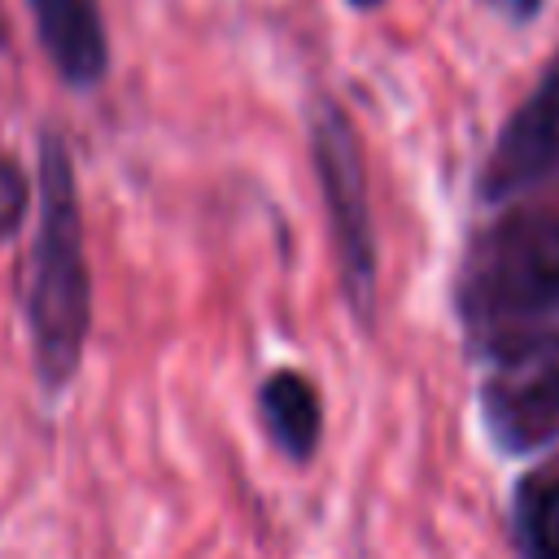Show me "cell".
<instances>
[{"instance_id": "3", "label": "cell", "mask_w": 559, "mask_h": 559, "mask_svg": "<svg viewBox=\"0 0 559 559\" xmlns=\"http://www.w3.org/2000/svg\"><path fill=\"white\" fill-rule=\"evenodd\" d=\"M310 153H314L319 188L328 201V223L336 236L345 293L354 310L367 319L376 301V236H371V214H367V179H362V153L354 140V127L332 100L314 105Z\"/></svg>"}, {"instance_id": "10", "label": "cell", "mask_w": 559, "mask_h": 559, "mask_svg": "<svg viewBox=\"0 0 559 559\" xmlns=\"http://www.w3.org/2000/svg\"><path fill=\"white\" fill-rule=\"evenodd\" d=\"M498 4H502V9L511 13V17H528V13H533V9L542 4V0H498Z\"/></svg>"}, {"instance_id": "11", "label": "cell", "mask_w": 559, "mask_h": 559, "mask_svg": "<svg viewBox=\"0 0 559 559\" xmlns=\"http://www.w3.org/2000/svg\"><path fill=\"white\" fill-rule=\"evenodd\" d=\"M354 9H376V4H384V0H349Z\"/></svg>"}, {"instance_id": "5", "label": "cell", "mask_w": 559, "mask_h": 559, "mask_svg": "<svg viewBox=\"0 0 559 559\" xmlns=\"http://www.w3.org/2000/svg\"><path fill=\"white\" fill-rule=\"evenodd\" d=\"M559 166V52L537 79L533 96L511 114L480 170V197L507 201Z\"/></svg>"}, {"instance_id": "4", "label": "cell", "mask_w": 559, "mask_h": 559, "mask_svg": "<svg viewBox=\"0 0 559 559\" xmlns=\"http://www.w3.org/2000/svg\"><path fill=\"white\" fill-rule=\"evenodd\" d=\"M485 424L511 454L537 450L559 432V332L498 341L485 367Z\"/></svg>"}, {"instance_id": "9", "label": "cell", "mask_w": 559, "mask_h": 559, "mask_svg": "<svg viewBox=\"0 0 559 559\" xmlns=\"http://www.w3.org/2000/svg\"><path fill=\"white\" fill-rule=\"evenodd\" d=\"M35 205V183L17 157L0 153V240H13Z\"/></svg>"}, {"instance_id": "8", "label": "cell", "mask_w": 559, "mask_h": 559, "mask_svg": "<svg viewBox=\"0 0 559 559\" xmlns=\"http://www.w3.org/2000/svg\"><path fill=\"white\" fill-rule=\"evenodd\" d=\"M520 542L528 559H559V480H542L524 493Z\"/></svg>"}, {"instance_id": "7", "label": "cell", "mask_w": 559, "mask_h": 559, "mask_svg": "<svg viewBox=\"0 0 559 559\" xmlns=\"http://www.w3.org/2000/svg\"><path fill=\"white\" fill-rule=\"evenodd\" d=\"M262 419L271 441L288 454V459H310L323 432V406L319 393L310 389V380L301 371H271L262 393H258Z\"/></svg>"}, {"instance_id": "1", "label": "cell", "mask_w": 559, "mask_h": 559, "mask_svg": "<svg viewBox=\"0 0 559 559\" xmlns=\"http://www.w3.org/2000/svg\"><path fill=\"white\" fill-rule=\"evenodd\" d=\"M22 314L35 376L44 393H61L83 367L92 332V266L74 157L52 127H44L35 140V240L26 258Z\"/></svg>"}, {"instance_id": "6", "label": "cell", "mask_w": 559, "mask_h": 559, "mask_svg": "<svg viewBox=\"0 0 559 559\" xmlns=\"http://www.w3.org/2000/svg\"><path fill=\"white\" fill-rule=\"evenodd\" d=\"M26 9L52 74L74 92L100 87L109 74V31L100 0H26Z\"/></svg>"}, {"instance_id": "2", "label": "cell", "mask_w": 559, "mask_h": 559, "mask_svg": "<svg viewBox=\"0 0 559 559\" xmlns=\"http://www.w3.org/2000/svg\"><path fill=\"white\" fill-rule=\"evenodd\" d=\"M463 306L472 319H520L559 310V218L511 214L467 262Z\"/></svg>"}]
</instances>
